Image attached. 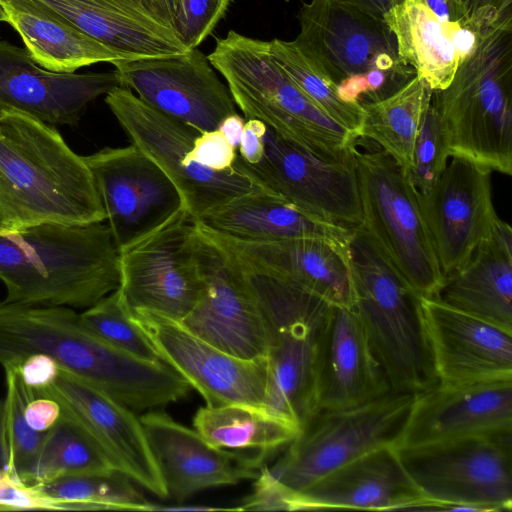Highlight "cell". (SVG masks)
I'll return each mask as SVG.
<instances>
[{"label":"cell","mask_w":512,"mask_h":512,"mask_svg":"<svg viewBox=\"0 0 512 512\" xmlns=\"http://www.w3.org/2000/svg\"><path fill=\"white\" fill-rule=\"evenodd\" d=\"M194 155L199 164L216 171L240 166L238 153L218 130L200 132L194 140Z\"/></svg>","instance_id":"obj_44"},{"label":"cell","mask_w":512,"mask_h":512,"mask_svg":"<svg viewBox=\"0 0 512 512\" xmlns=\"http://www.w3.org/2000/svg\"><path fill=\"white\" fill-rule=\"evenodd\" d=\"M240 511L239 507L235 508H221V507H210V506H189V505H177V506H162L154 504L152 511Z\"/></svg>","instance_id":"obj_52"},{"label":"cell","mask_w":512,"mask_h":512,"mask_svg":"<svg viewBox=\"0 0 512 512\" xmlns=\"http://www.w3.org/2000/svg\"><path fill=\"white\" fill-rule=\"evenodd\" d=\"M3 368L6 378V395L2 400V433L7 471L21 481L47 431L37 432L25 420V407L35 394L24 383L20 365L11 364Z\"/></svg>","instance_id":"obj_38"},{"label":"cell","mask_w":512,"mask_h":512,"mask_svg":"<svg viewBox=\"0 0 512 512\" xmlns=\"http://www.w3.org/2000/svg\"><path fill=\"white\" fill-rule=\"evenodd\" d=\"M237 258L253 289L267 331L268 385L264 409L300 431L313 413L318 351L332 304L290 280Z\"/></svg>","instance_id":"obj_9"},{"label":"cell","mask_w":512,"mask_h":512,"mask_svg":"<svg viewBox=\"0 0 512 512\" xmlns=\"http://www.w3.org/2000/svg\"><path fill=\"white\" fill-rule=\"evenodd\" d=\"M369 15L383 18V16L402 0H338Z\"/></svg>","instance_id":"obj_48"},{"label":"cell","mask_w":512,"mask_h":512,"mask_svg":"<svg viewBox=\"0 0 512 512\" xmlns=\"http://www.w3.org/2000/svg\"><path fill=\"white\" fill-rule=\"evenodd\" d=\"M149 337L162 362L172 367L208 407L242 404L265 407L266 357L243 359L220 350L181 322L144 311L130 312Z\"/></svg>","instance_id":"obj_17"},{"label":"cell","mask_w":512,"mask_h":512,"mask_svg":"<svg viewBox=\"0 0 512 512\" xmlns=\"http://www.w3.org/2000/svg\"><path fill=\"white\" fill-rule=\"evenodd\" d=\"M112 471L118 470L82 432L60 417L46 432L21 481L40 485L68 476Z\"/></svg>","instance_id":"obj_35"},{"label":"cell","mask_w":512,"mask_h":512,"mask_svg":"<svg viewBox=\"0 0 512 512\" xmlns=\"http://www.w3.org/2000/svg\"><path fill=\"white\" fill-rule=\"evenodd\" d=\"M193 426L216 448L265 457L287 446L299 433L296 426L265 409L242 404L201 407Z\"/></svg>","instance_id":"obj_33"},{"label":"cell","mask_w":512,"mask_h":512,"mask_svg":"<svg viewBox=\"0 0 512 512\" xmlns=\"http://www.w3.org/2000/svg\"><path fill=\"white\" fill-rule=\"evenodd\" d=\"M449 153L440 116L431 101L416 136L409 176L420 195H426L447 166Z\"/></svg>","instance_id":"obj_40"},{"label":"cell","mask_w":512,"mask_h":512,"mask_svg":"<svg viewBox=\"0 0 512 512\" xmlns=\"http://www.w3.org/2000/svg\"><path fill=\"white\" fill-rule=\"evenodd\" d=\"M0 511H8V510L6 509V507H4L3 505L0 504Z\"/></svg>","instance_id":"obj_55"},{"label":"cell","mask_w":512,"mask_h":512,"mask_svg":"<svg viewBox=\"0 0 512 512\" xmlns=\"http://www.w3.org/2000/svg\"><path fill=\"white\" fill-rule=\"evenodd\" d=\"M0 504L8 511L58 510L34 485L21 482L6 470H0Z\"/></svg>","instance_id":"obj_43"},{"label":"cell","mask_w":512,"mask_h":512,"mask_svg":"<svg viewBox=\"0 0 512 512\" xmlns=\"http://www.w3.org/2000/svg\"><path fill=\"white\" fill-rule=\"evenodd\" d=\"M266 125L257 119H246L240 144L237 150L241 163L250 167L257 164L264 153V133Z\"/></svg>","instance_id":"obj_46"},{"label":"cell","mask_w":512,"mask_h":512,"mask_svg":"<svg viewBox=\"0 0 512 512\" xmlns=\"http://www.w3.org/2000/svg\"><path fill=\"white\" fill-rule=\"evenodd\" d=\"M297 47L336 85L341 99L380 100L415 76L383 20L338 0L302 2Z\"/></svg>","instance_id":"obj_8"},{"label":"cell","mask_w":512,"mask_h":512,"mask_svg":"<svg viewBox=\"0 0 512 512\" xmlns=\"http://www.w3.org/2000/svg\"><path fill=\"white\" fill-rule=\"evenodd\" d=\"M383 20L398 55L432 91L445 89L459 64L471 54L477 34L462 21L444 23L423 0H402Z\"/></svg>","instance_id":"obj_29"},{"label":"cell","mask_w":512,"mask_h":512,"mask_svg":"<svg viewBox=\"0 0 512 512\" xmlns=\"http://www.w3.org/2000/svg\"><path fill=\"white\" fill-rule=\"evenodd\" d=\"M389 391L354 308L332 305L318 351L313 412L359 405Z\"/></svg>","instance_id":"obj_25"},{"label":"cell","mask_w":512,"mask_h":512,"mask_svg":"<svg viewBox=\"0 0 512 512\" xmlns=\"http://www.w3.org/2000/svg\"><path fill=\"white\" fill-rule=\"evenodd\" d=\"M427 500L404 469L394 446H385L326 474L288 499V510H413Z\"/></svg>","instance_id":"obj_26"},{"label":"cell","mask_w":512,"mask_h":512,"mask_svg":"<svg viewBox=\"0 0 512 512\" xmlns=\"http://www.w3.org/2000/svg\"><path fill=\"white\" fill-rule=\"evenodd\" d=\"M353 153L359 228L418 297H434L444 276L409 173L382 149Z\"/></svg>","instance_id":"obj_10"},{"label":"cell","mask_w":512,"mask_h":512,"mask_svg":"<svg viewBox=\"0 0 512 512\" xmlns=\"http://www.w3.org/2000/svg\"><path fill=\"white\" fill-rule=\"evenodd\" d=\"M43 353L134 412L184 398L191 386L166 363L130 355L87 329L73 308L0 302V364Z\"/></svg>","instance_id":"obj_1"},{"label":"cell","mask_w":512,"mask_h":512,"mask_svg":"<svg viewBox=\"0 0 512 512\" xmlns=\"http://www.w3.org/2000/svg\"><path fill=\"white\" fill-rule=\"evenodd\" d=\"M139 418L168 497L177 502L209 488L255 480L264 466L265 456L216 448L162 411Z\"/></svg>","instance_id":"obj_22"},{"label":"cell","mask_w":512,"mask_h":512,"mask_svg":"<svg viewBox=\"0 0 512 512\" xmlns=\"http://www.w3.org/2000/svg\"><path fill=\"white\" fill-rule=\"evenodd\" d=\"M270 50L278 65L297 87L328 117L361 139L364 119L362 105L340 98L335 83L292 41L273 39Z\"/></svg>","instance_id":"obj_37"},{"label":"cell","mask_w":512,"mask_h":512,"mask_svg":"<svg viewBox=\"0 0 512 512\" xmlns=\"http://www.w3.org/2000/svg\"><path fill=\"white\" fill-rule=\"evenodd\" d=\"M444 23L462 20V14L453 0H423Z\"/></svg>","instance_id":"obj_50"},{"label":"cell","mask_w":512,"mask_h":512,"mask_svg":"<svg viewBox=\"0 0 512 512\" xmlns=\"http://www.w3.org/2000/svg\"><path fill=\"white\" fill-rule=\"evenodd\" d=\"M154 5L156 11L163 19V21L168 24L173 29V21L176 14L177 8V0H150Z\"/></svg>","instance_id":"obj_51"},{"label":"cell","mask_w":512,"mask_h":512,"mask_svg":"<svg viewBox=\"0 0 512 512\" xmlns=\"http://www.w3.org/2000/svg\"><path fill=\"white\" fill-rule=\"evenodd\" d=\"M491 173L451 157L433 188L419 194L444 279L467 264L500 220L492 201Z\"/></svg>","instance_id":"obj_20"},{"label":"cell","mask_w":512,"mask_h":512,"mask_svg":"<svg viewBox=\"0 0 512 512\" xmlns=\"http://www.w3.org/2000/svg\"><path fill=\"white\" fill-rule=\"evenodd\" d=\"M4 301L88 308L120 286V253L108 224H39L0 234Z\"/></svg>","instance_id":"obj_3"},{"label":"cell","mask_w":512,"mask_h":512,"mask_svg":"<svg viewBox=\"0 0 512 512\" xmlns=\"http://www.w3.org/2000/svg\"><path fill=\"white\" fill-rule=\"evenodd\" d=\"M34 394L55 400L61 418L82 432L116 470L157 497H168L140 418L132 409L63 368L50 386Z\"/></svg>","instance_id":"obj_16"},{"label":"cell","mask_w":512,"mask_h":512,"mask_svg":"<svg viewBox=\"0 0 512 512\" xmlns=\"http://www.w3.org/2000/svg\"><path fill=\"white\" fill-rule=\"evenodd\" d=\"M83 158L92 173L119 252L185 209L183 197L172 180L134 144L106 147Z\"/></svg>","instance_id":"obj_14"},{"label":"cell","mask_w":512,"mask_h":512,"mask_svg":"<svg viewBox=\"0 0 512 512\" xmlns=\"http://www.w3.org/2000/svg\"><path fill=\"white\" fill-rule=\"evenodd\" d=\"M59 369L56 361L43 353L31 354L20 364L22 379L34 393L50 386L56 380Z\"/></svg>","instance_id":"obj_45"},{"label":"cell","mask_w":512,"mask_h":512,"mask_svg":"<svg viewBox=\"0 0 512 512\" xmlns=\"http://www.w3.org/2000/svg\"><path fill=\"white\" fill-rule=\"evenodd\" d=\"M207 57L245 119L260 120L322 159L341 161L353 154L360 140L297 87L273 58L269 41L230 30Z\"/></svg>","instance_id":"obj_4"},{"label":"cell","mask_w":512,"mask_h":512,"mask_svg":"<svg viewBox=\"0 0 512 512\" xmlns=\"http://www.w3.org/2000/svg\"><path fill=\"white\" fill-rule=\"evenodd\" d=\"M24 415L33 430L46 432L60 420L61 408L55 400L39 396L27 403Z\"/></svg>","instance_id":"obj_47"},{"label":"cell","mask_w":512,"mask_h":512,"mask_svg":"<svg viewBox=\"0 0 512 512\" xmlns=\"http://www.w3.org/2000/svg\"><path fill=\"white\" fill-rule=\"evenodd\" d=\"M82 324L112 346L137 358L159 362V354L145 332L133 320L119 290L79 313Z\"/></svg>","instance_id":"obj_39"},{"label":"cell","mask_w":512,"mask_h":512,"mask_svg":"<svg viewBox=\"0 0 512 512\" xmlns=\"http://www.w3.org/2000/svg\"><path fill=\"white\" fill-rule=\"evenodd\" d=\"M0 22L17 32L32 59L49 71L71 73L125 59L32 0H0Z\"/></svg>","instance_id":"obj_32"},{"label":"cell","mask_w":512,"mask_h":512,"mask_svg":"<svg viewBox=\"0 0 512 512\" xmlns=\"http://www.w3.org/2000/svg\"><path fill=\"white\" fill-rule=\"evenodd\" d=\"M247 168L266 189L310 214L348 227L361 223L354 153L322 159L266 126L263 156Z\"/></svg>","instance_id":"obj_19"},{"label":"cell","mask_w":512,"mask_h":512,"mask_svg":"<svg viewBox=\"0 0 512 512\" xmlns=\"http://www.w3.org/2000/svg\"><path fill=\"white\" fill-rule=\"evenodd\" d=\"M111 64L121 86L153 109L200 132L218 129L237 113L228 87L198 48L161 57L118 59Z\"/></svg>","instance_id":"obj_18"},{"label":"cell","mask_w":512,"mask_h":512,"mask_svg":"<svg viewBox=\"0 0 512 512\" xmlns=\"http://www.w3.org/2000/svg\"><path fill=\"white\" fill-rule=\"evenodd\" d=\"M395 449L427 500L415 510H511L512 428L436 445Z\"/></svg>","instance_id":"obj_11"},{"label":"cell","mask_w":512,"mask_h":512,"mask_svg":"<svg viewBox=\"0 0 512 512\" xmlns=\"http://www.w3.org/2000/svg\"><path fill=\"white\" fill-rule=\"evenodd\" d=\"M197 222L248 241L318 238L349 247L353 233V227L310 214L269 190L235 197Z\"/></svg>","instance_id":"obj_30"},{"label":"cell","mask_w":512,"mask_h":512,"mask_svg":"<svg viewBox=\"0 0 512 512\" xmlns=\"http://www.w3.org/2000/svg\"><path fill=\"white\" fill-rule=\"evenodd\" d=\"M124 473L84 474L34 485L58 510L152 511L149 502Z\"/></svg>","instance_id":"obj_36"},{"label":"cell","mask_w":512,"mask_h":512,"mask_svg":"<svg viewBox=\"0 0 512 512\" xmlns=\"http://www.w3.org/2000/svg\"><path fill=\"white\" fill-rule=\"evenodd\" d=\"M432 94L433 91L415 75L390 95L363 103L361 139L376 142L409 172L418 129Z\"/></svg>","instance_id":"obj_34"},{"label":"cell","mask_w":512,"mask_h":512,"mask_svg":"<svg viewBox=\"0 0 512 512\" xmlns=\"http://www.w3.org/2000/svg\"><path fill=\"white\" fill-rule=\"evenodd\" d=\"M199 232L183 209L162 227L120 251L121 298L130 312L144 311L182 322L203 286Z\"/></svg>","instance_id":"obj_13"},{"label":"cell","mask_w":512,"mask_h":512,"mask_svg":"<svg viewBox=\"0 0 512 512\" xmlns=\"http://www.w3.org/2000/svg\"><path fill=\"white\" fill-rule=\"evenodd\" d=\"M349 261L353 308L391 391L419 394L436 384L419 297L353 227Z\"/></svg>","instance_id":"obj_6"},{"label":"cell","mask_w":512,"mask_h":512,"mask_svg":"<svg viewBox=\"0 0 512 512\" xmlns=\"http://www.w3.org/2000/svg\"><path fill=\"white\" fill-rule=\"evenodd\" d=\"M106 215L92 173L52 126L0 109V229L86 225Z\"/></svg>","instance_id":"obj_2"},{"label":"cell","mask_w":512,"mask_h":512,"mask_svg":"<svg viewBox=\"0 0 512 512\" xmlns=\"http://www.w3.org/2000/svg\"><path fill=\"white\" fill-rule=\"evenodd\" d=\"M439 384L512 380V331L419 297Z\"/></svg>","instance_id":"obj_21"},{"label":"cell","mask_w":512,"mask_h":512,"mask_svg":"<svg viewBox=\"0 0 512 512\" xmlns=\"http://www.w3.org/2000/svg\"><path fill=\"white\" fill-rule=\"evenodd\" d=\"M246 119L238 113L226 117L219 125L218 130L227 142L238 150Z\"/></svg>","instance_id":"obj_49"},{"label":"cell","mask_w":512,"mask_h":512,"mask_svg":"<svg viewBox=\"0 0 512 512\" xmlns=\"http://www.w3.org/2000/svg\"><path fill=\"white\" fill-rule=\"evenodd\" d=\"M453 2L455 3V5L461 9V3H462V0H453Z\"/></svg>","instance_id":"obj_54"},{"label":"cell","mask_w":512,"mask_h":512,"mask_svg":"<svg viewBox=\"0 0 512 512\" xmlns=\"http://www.w3.org/2000/svg\"><path fill=\"white\" fill-rule=\"evenodd\" d=\"M512 428V380L435 386L416 394L395 448L452 442Z\"/></svg>","instance_id":"obj_23"},{"label":"cell","mask_w":512,"mask_h":512,"mask_svg":"<svg viewBox=\"0 0 512 512\" xmlns=\"http://www.w3.org/2000/svg\"><path fill=\"white\" fill-rule=\"evenodd\" d=\"M197 228L203 286L196 305L181 323L233 356L266 357L268 338L264 318L242 264L198 225Z\"/></svg>","instance_id":"obj_15"},{"label":"cell","mask_w":512,"mask_h":512,"mask_svg":"<svg viewBox=\"0 0 512 512\" xmlns=\"http://www.w3.org/2000/svg\"><path fill=\"white\" fill-rule=\"evenodd\" d=\"M125 59L182 54L188 49L150 0H32Z\"/></svg>","instance_id":"obj_28"},{"label":"cell","mask_w":512,"mask_h":512,"mask_svg":"<svg viewBox=\"0 0 512 512\" xmlns=\"http://www.w3.org/2000/svg\"><path fill=\"white\" fill-rule=\"evenodd\" d=\"M2 409H3V403L2 400L0 401V470H6L7 471V458H6V452L3 442V433H2Z\"/></svg>","instance_id":"obj_53"},{"label":"cell","mask_w":512,"mask_h":512,"mask_svg":"<svg viewBox=\"0 0 512 512\" xmlns=\"http://www.w3.org/2000/svg\"><path fill=\"white\" fill-rule=\"evenodd\" d=\"M121 86L118 73L53 72L26 48L0 39V109L53 125H75L88 104Z\"/></svg>","instance_id":"obj_24"},{"label":"cell","mask_w":512,"mask_h":512,"mask_svg":"<svg viewBox=\"0 0 512 512\" xmlns=\"http://www.w3.org/2000/svg\"><path fill=\"white\" fill-rule=\"evenodd\" d=\"M512 30L477 33L451 83L433 91L449 157L512 175Z\"/></svg>","instance_id":"obj_5"},{"label":"cell","mask_w":512,"mask_h":512,"mask_svg":"<svg viewBox=\"0 0 512 512\" xmlns=\"http://www.w3.org/2000/svg\"><path fill=\"white\" fill-rule=\"evenodd\" d=\"M196 223L213 241L240 259L290 280L332 305L353 306L349 247L318 238L241 240Z\"/></svg>","instance_id":"obj_27"},{"label":"cell","mask_w":512,"mask_h":512,"mask_svg":"<svg viewBox=\"0 0 512 512\" xmlns=\"http://www.w3.org/2000/svg\"><path fill=\"white\" fill-rule=\"evenodd\" d=\"M512 331V229L501 219L460 270L432 297Z\"/></svg>","instance_id":"obj_31"},{"label":"cell","mask_w":512,"mask_h":512,"mask_svg":"<svg viewBox=\"0 0 512 512\" xmlns=\"http://www.w3.org/2000/svg\"><path fill=\"white\" fill-rule=\"evenodd\" d=\"M231 0H177L173 30L188 49L197 48L225 15Z\"/></svg>","instance_id":"obj_41"},{"label":"cell","mask_w":512,"mask_h":512,"mask_svg":"<svg viewBox=\"0 0 512 512\" xmlns=\"http://www.w3.org/2000/svg\"><path fill=\"white\" fill-rule=\"evenodd\" d=\"M462 21L475 33L512 30V0H462Z\"/></svg>","instance_id":"obj_42"},{"label":"cell","mask_w":512,"mask_h":512,"mask_svg":"<svg viewBox=\"0 0 512 512\" xmlns=\"http://www.w3.org/2000/svg\"><path fill=\"white\" fill-rule=\"evenodd\" d=\"M415 395L389 391L368 402L313 412L284 455L264 465L257 483L278 510L288 499L337 468L375 449L396 447Z\"/></svg>","instance_id":"obj_7"},{"label":"cell","mask_w":512,"mask_h":512,"mask_svg":"<svg viewBox=\"0 0 512 512\" xmlns=\"http://www.w3.org/2000/svg\"><path fill=\"white\" fill-rule=\"evenodd\" d=\"M105 102L131 144L151 158L175 184L193 220L235 197L268 190L240 160V166L225 171L199 164L194 155V140L200 131L153 109L128 88L112 89Z\"/></svg>","instance_id":"obj_12"}]
</instances>
